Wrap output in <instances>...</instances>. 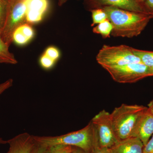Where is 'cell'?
Returning a JSON list of instances; mask_svg holds the SVG:
<instances>
[{
  "label": "cell",
  "instance_id": "obj_1",
  "mask_svg": "<svg viewBox=\"0 0 153 153\" xmlns=\"http://www.w3.org/2000/svg\"><path fill=\"white\" fill-rule=\"evenodd\" d=\"M113 26L111 36L131 38L140 35L153 16L151 14L132 12L113 7H102Z\"/></svg>",
  "mask_w": 153,
  "mask_h": 153
},
{
  "label": "cell",
  "instance_id": "obj_2",
  "mask_svg": "<svg viewBox=\"0 0 153 153\" xmlns=\"http://www.w3.org/2000/svg\"><path fill=\"white\" fill-rule=\"evenodd\" d=\"M147 108L142 105L126 104L114 108L110 116L118 139L120 140L133 137L137 123Z\"/></svg>",
  "mask_w": 153,
  "mask_h": 153
},
{
  "label": "cell",
  "instance_id": "obj_3",
  "mask_svg": "<svg viewBox=\"0 0 153 153\" xmlns=\"http://www.w3.org/2000/svg\"><path fill=\"white\" fill-rule=\"evenodd\" d=\"M38 144L47 147L57 145L76 147L87 153H90L93 145L92 125L89 123L83 128L58 136H33Z\"/></svg>",
  "mask_w": 153,
  "mask_h": 153
},
{
  "label": "cell",
  "instance_id": "obj_4",
  "mask_svg": "<svg viewBox=\"0 0 153 153\" xmlns=\"http://www.w3.org/2000/svg\"><path fill=\"white\" fill-rule=\"evenodd\" d=\"M96 59L102 68L142 63L140 58L134 54L132 48L125 45H104L99 51Z\"/></svg>",
  "mask_w": 153,
  "mask_h": 153
},
{
  "label": "cell",
  "instance_id": "obj_5",
  "mask_svg": "<svg viewBox=\"0 0 153 153\" xmlns=\"http://www.w3.org/2000/svg\"><path fill=\"white\" fill-rule=\"evenodd\" d=\"M26 0H12L7 19L0 35L8 46L13 42V35L19 27L27 24Z\"/></svg>",
  "mask_w": 153,
  "mask_h": 153
},
{
  "label": "cell",
  "instance_id": "obj_6",
  "mask_svg": "<svg viewBox=\"0 0 153 153\" xmlns=\"http://www.w3.org/2000/svg\"><path fill=\"white\" fill-rule=\"evenodd\" d=\"M110 114L109 112L103 110L96 115L91 121L98 144L108 149L119 140L115 134Z\"/></svg>",
  "mask_w": 153,
  "mask_h": 153
},
{
  "label": "cell",
  "instance_id": "obj_7",
  "mask_svg": "<svg viewBox=\"0 0 153 153\" xmlns=\"http://www.w3.org/2000/svg\"><path fill=\"white\" fill-rule=\"evenodd\" d=\"M115 82L131 83L150 76V68L142 63L103 68Z\"/></svg>",
  "mask_w": 153,
  "mask_h": 153
},
{
  "label": "cell",
  "instance_id": "obj_8",
  "mask_svg": "<svg viewBox=\"0 0 153 153\" xmlns=\"http://www.w3.org/2000/svg\"><path fill=\"white\" fill-rule=\"evenodd\" d=\"M153 134V114L147 107L137 123L133 137L139 138L145 146Z\"/></svg>",
  "mask_w": 153,
  "mask_h": 153
},
{
  "label": "cell",
  "instance_id": "obj_9",
  "mask_svg": "<svg viewBox=\"0 0 153 153\" xmlns=\"http://www.w3.org/2000/svg\"><path fill=\"white\" fill-rule=\"evenodd\" d=\"M7 141L9 149L7 153H31L35 145L33 136L27 133L19 134Z\"/></svg>",
  "mask_w": 153,
  "mask_h": 153
},
{
  "label": "cell",
  "instance_id": "obj_10",
  "mask_svg": "<svg viewBox=\"0 0 153 153\" xmlns=\"http://www.w3.org/2000/svg\"><path fill=\"white\" fill-rule=\"evenodd\" d=\"M26 20L28 24L41 22L48 7L47 0H26Z\"/></svg>",
  "mask_w": 153,
  "mask_h": 153
},
{
  "label": "cell",
  "instance_id": "obj_11",
  "mask_svg": "<svg viewBox=\"0 0 153 153\" xmlns=\"http://www.w3.org/2000/svg\"><path fill=\"white\" fill-rule=\"evenodd\" d=\"M95 5L100 8L104 6H113L119 8L137 13L150 14L144 5L137 0H91Z\"/></svg>",
  "mask_w": 153,
  "mask_h": 153
},
{
  "label": "cell",
  "instance_id": "obj_12",
  "mask_svg": "<svg viewBox=\"0 0 153 153\" xmlns=\"http://www.w3.org/2000/svg\"><path fill=\"white\" fill-rule=\"evenodd\" d=\"M144 146L139 138L131 137L119 140L110 150L111 153H143Z\"/></svg>",
  "mask_w": 153,
  "mask_h": 153
},
{
  "label": "cell",
  "instance_id": "obj_13",
  "mask_svg": "<svg viewBox=\"0 0 153 153\" xmlns=\"http://www.w3.org/2000/svg\"><path fill=\"white\" fill-rule=\"evenodd\" d=\"M9 47L3 41L0 35V64L15 65L18 63L13 54L10 52Z\"/></svg>",
  "mask_w": 153,
  "mask_h": 153
},
{
  "label": "cell",
  "instance_id": "obj_14",
  "mask_svg": "<svg viewBox=\"0 0 153 153\" xmlns=\"http://www.w3.org/2000/svg\"><path fill=\"white\" fill-rule=\"evenodd\" d=\"M113 26L108 19H107L93 28V32L99 34L102 38H110L113 30Z\"/></svg>",
  "mask_w": 153,
  "mask_h": 153
},
{
  "label": "cell",
  "instance_id": "obj_15",
  "mask_svg": "<svg viewBox=\"0 0 153 153\" xmlns=\"http://www.w3.org/2000/svg\"><path fill=\"white\" fill-rule=\"evenodd\" d=\"M134 54L140 58L142 63L148 67H153V52L132 48Z\"/></svg>",
  "mask_w": 153,
  "mask_h": 153
},
{
  "label": "cell",
  "instance_id": "obj_16",
  "mask_svg": "<svg viewBox=\"0 0 153 153\" xmlns=\"http://www.w3.org/2000/svg\"><path fill=\"white\" fill-rule=\"evenodd\" d=\"M12 0H0V33L4 26Z\"/></svg>",
  "mask_w": 153,
  "mask_h": 153
},
{
  "label": "cell",
  "instance_id": "obj_17",
  "mask_svg": "<svg viewBox=\"0 0 153 153\" xmlns=\"http://www.w3.org/2000/svg\"><path fill=\"white\" fill-rule=\"evenodd\" d=\"M91 12L92 19L91 27L95 25H98L108 19L107 15L102 8L92 10Z\"/></svg>",
  "mask_w": 153,
  "mask_h": 153
},
{
  "label": "cell",
  "instance_id": "obj_18",
  "mask_svg": "<svg viewBox=\"0 0 153 153\" xmlns=\"http://www.w3.org/2000/svg\"><path fill=\"white\" fill-rule=\"evenodd\" d=\"M72 150L70 146L57 145L47 147L45 153H72Z\"/></svg>",
  "mask_w": 153,
  "mask_h": 153
},
{
  "label": "cell",
  "instance_id": "obj_19",
  "mask_svg": "<svg viewBox=\"0 0 153 153\" xmlns=\"http://www.w3.org/2000/svg\"><path fill=\"white\" fill-rule=\"evenodd\" d=\"M13 41L16 44L20 46L25 45L30 41L19 28L17 29L14 32L13 35Z\"/></svg>",
  "mask_w": 153,
  "mask_h": 153
},
{
  "label": "cell",
  "instance_id": "obj_20",
  "mask_svg": "<svg viewBox=\"0 0 153 153\" xmlns=\"http://www.w3.org/2000/svg\"><path fill=\"white\" fill-rule=\"evenodd\" d=\"M92 130H93L94 138L93 145L92 149L90 153H111L110 149L102 147L99 146L97 142V139L93 128H92Z\"/></svg>",
  "mask_w": 153,
  "mask_h": 153
},
{
  "label": "cell",
  "instance_id": "obj_21",
  "mask_svg": "<svg viewBox=\"0 0 153 153\" xmlns=\"http://www.w3.org/2000/svg\"><path fill=\"white\" fill-rule=\"evenodd\" d=\"M19 29L29 41H31L34 36V31L30 24H25L19 27Z\"/></svg>",
  "mask_w": 153,
  "mask_h": 153
},
{
  "label": "cell",
  "instance_id": "obj_22",
  "mask_svg": "<svg viewBox=\"0 0 153 153\" xmlns=\"http://www.w3.org/2000/svg\"><path fill=\"white\" fill-rule=\"evenodd\" d=\"M55 62V60H52L45 54L41 56L40 59V63L41 66L46 69L52 68L54 66Z\"/></svg>",
  "mask_w": 153,
  "mask_h": 153
},
{
  "label": "cell",
  "instance_id": "obj_23",
  "mask_svg": "<svg viewBox=\"0 0 153 153\" xmlns=\"http://www.w3.org/2000/svg\"><path fill=\"white\" fill-rule=\"evenodd\" d=\"M44 54L55 61L59 59L60 56L59 50L54 47H50L47 48Z\"/></svg>",
  "mask_w": 153,
  "mask_h": 153
},
{
  "label": "cell",
  "instance_id": "obj_24",
  "mask_svg": "<svg viewBox=\"0 0 153 153\" xmlns=\"http://www.w3.org/2000/svg\"><path fill=\"white\" fill-rule=\"evenodd\" d=\"M13 83V80L12 79H9L4 82L0 84V96L6 90L12 87Z\"/></svg>",
  "mask_w": 153,
  "mask_h": 153
},
{
  "label": "cell",
  "instance_id": "obj_25",
  "mask_svg": "<svg viewBox=\"0 0 153 153\" xmlns=\"http://www.w3.org/2000/svg\"><path fill=\"white\" fill-rule=\"evenodd\" d=\"M143 153H153V134L146 144L144 146Z\"/></svg>",
  "mask_w": 153,
  "mask_h": 153
},
{
  "label": "cell",
  "instance_id": "obj_26",
  "mask_svg": "<svg viewBox=\"0 0 153 153\" xmlns=\"http://www.w3.org/2000/svg\"><path fill=\"white\" fill-rule=\"evenodd\" d=\"M46 149L47 147L38 144L35 142V146L32 150L31 153H45Z\"/></svg>",
  "mask_w": 153,
  "mask_h": 153
},
{
  "label": "cell",
  "instance_id": "obj_27",
  "mask_svg": "<svg viewBox=\"0 0 153 153\" xmlns=\"http://www.w3.org/2000/svg\"><path fill=\"white\" fill-rule=\"evenodd\" d=\"M144 6L148 13L153 14V0H146L144 3Z\"/></svg>",
  "mask_w": 153,
  "mask_h": 153
},
{
  "label": "cell",
  "instance_id": "obj_28",
  "mask_svg": "<svg viewBox=\"0 0 153 153\" xmlns=\"http://www.w3.org/2000/svg\"><path fill=\"white\" fill-rule=\"evenodd\" d=\"M72 153H87L81 149L76 147H72Z\"/></svg>",
  "mask_w": 153,
  "mask_h": 153
},
{
  "label": "cell",
  "instance_id": "obj_29",
  "mask_svg": "<svg viewBox=\"0 0 153 153\" xmlns=\"http://www.w3.org/2000/svg\"><path fill=\"white\" fill-rule=\"evenodd\" d=\"M148 109L153 114V99L148 104Z\"/></svg>",
  "mask_w": 153,
  "mask_h": 153
},
{
  "label": "cell",
  "instance_id": "obj_30",
  "mask_svg": "<svg viewBox=\"0 0 153 153\" xmlns=\"http://www.w3.org/2000/svg\"><path fill=\"white\" fill-rule=\"evenodd\" d=\"M58 1V4L59 6H62L63 5L65 4L66 2L68 1V0H57Z\"/></svg>",
  "mask_w": 153,
  "mask_h": 153
},
{
  "label": "cell",
  "instance_id": "obj_31",
  "mask_svg": "<svg viewBox=\"0 0 153 153\" xmlns=\"http://www.w3.org/2000/svg\"><path fill=\"white\" fill-rule=\"evenodd\" d=\"M7 144V140H5L2 138L0 137V144Z\"/></svg>",
  "mask_w": 153,
  "mask_h": 153
},
{
  "label": "cell",
  "instance_id": "obj_32",
  "mask_svg": "<svg viewBox=\"0 0 153 153\" xmlns=\"http://www.w3.org/2000/svg\"><path fill=\"white\" fill-rule=\"evenodd\" d=\"M153 76V67L150 68V76Z\"/></svg>",
  "mask_w": 153,
  "mask_h": 153
},
{
  "label": "cell",
  "instance_id": "obj_33",
  "mask_svg": "<svg viewBox=\"0 0 153 153\" xmlns=\"http://www.w3.org/2000/svg\"><path fill=\"white\" fill-rule=\"evenodd\" d=\"M137 1H138L139 2L141 3V4H143L144 5V3L146 1V0H137Z\"/></svg>",
  "mask_w": 153,
  "mask_h": 153
},
{
  "label": "cell",
  "instance_id": "obj_34",
  "mask_svg": "<svg viewBox=\"0 0 153 153\" xmlns=\"http://www.w3.org/2000/svg\"></svg>",
  "mask_w": 153,
  "mask_h": 153
}]
</instances>
